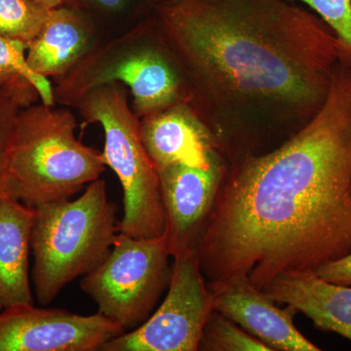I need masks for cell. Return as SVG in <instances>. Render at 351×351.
Instances as JSON below:
<instances>
[{"mask_svg":"<svg viewBox=\"0 0 351 351\" xmlns=\"http://www.w3.org/2000/svg\"><path fill=\"white\" fill-rule=\"evenodd\" d=\"M151 17L228 161L276 149L327 100L341 47L313 11L285 0H171L152 4Z\"/></svg>","mask_w":351,"mask_h":351,"instance_id":"6da1fadb","label":"cell"},{"mask_svg":"<svg viewBox=\"0 0 351 351\" xmlns=\"http://www.w3.org/2000/svg\"><path fill=\"white\" fill-rule=\"evenodd\" d=\"M196 245L210 285L317 269L351 252V66L324 106L271 151L228 161Z\"/></svg>","mask_w":351,"mask_h":351,"instance_id":"7a4b0ae2","label":"cell"},{"mask_svg":"<svg viewBox=\"0 0 351 351\" xmlns=\"http://www.w3.org/2000/svg\"><path fill=\"white\" fill-rule=\"evenodd\" d=\"M68 108L40 101L21 108L9 152L7 197L36 208L71 199L105 172L103 154L75 137Z\"/></svg>","mask_w":351,"mask_h":351,"instance_id":"3957f363","label":"cell"},{"mask_svg":"<svg viewBox=\"0 0 351 351\" xmlns=\"http://www.w3.org/2000/svg\"><path fill=\"white\" fill-rule=\"evenodd\" d=\"M110 82L128 89L132 110L140 119L193 100L191 83L152 17L119 38L97 43L53 85L55 101L75 108L90 90Z\"/></svg>","mask_w":351,"mask_h":351,"instance_id":"277c9868","label":"cell"},{"mask_svg":"<svg viewBox=\"0 0 351 351\" xmlns=\"http://www.w3.org/2000/svg\"><path fill=\"white\" fill-rule=\"evenodd\" d=\"M117 211L101 179L75 200L34 208L32 280L39 304H51L69 283L105 260L120 232Z\"/></svg>","mask_w":351,"mask_h":351,"instance_id":"5b68a950","label":"cell"},{"mask_svg":"<svg viewBox=\"0 0 351 351\" xmlns=\"http://www.w3.org/2000/svg\"><path fill=\"white\" fill-rule=\"evenodd\" d=\"M129 96L121 83H107L87 92L75 108L82 117V128L94 123L103 127L104 162L114 171L123 191L120 232L137 239L162 237L166 215L159 175L145 151L140 119Z\"/></svg>","mask_w":351,"mask_h":351,"instance_id":"8992f818","label":"cell"},{"mask_svg":"<svg viewBox=\"0 0 351 351\" xmlns=\"http://www.w3.org/2000/svg\"><path fill=\"white\" fill-rule=\"evenodd\" d=\"M171 256L167 235L137 239L119 232L107 257L80 281L98 313L126 331L151 316L161 293L169 285Z\"/></svg>","mask_w":351,"mask_h":351,"instance_id":"52a82bcc","label":"cell"},{"mask_svg":"<svg viewBox=\"0 0 351 351\" xmlns=\"http://www.w3.org/2000/svg\"><path fill=\"white\" fill-rule=\"evenodd\" d=\"M167 295L140 326L108 341L101 351H195L213 309L195 251L174 256Z\"/></svg>","mask_w":351,"mask_h":351,"instance_id":"ba28073f","label":"cell"},{"mask_svg":"<svg viewBox=\"0 0 351 351\" xmlns=\"http://www.w3.org/2000/svg\"><path fill=\"white\" fill-rule=\"evenodd\" d=\"M124 332L100 313L82 315L34 304L0 313V351H97Z\"/></svg>","mask_w":351,"mask_h":351,"instance_id":"9c48e42d","label":"cell"},{"mask_svg":"<svg viewBox=\"0 0 351 351\" xmlns=\"http://www.w3.org/2000/svg\"><path fill=\"white\" fill-rule=\"evenodd\" d=\"M226 168L221 156L208 167L177 163L158 171L171 257L196 252Z\"/></svg>","mask_w":351,"mask_h":351,"instance_id":"30bf717a","label":"cell"},{"mask_svg":"<svg viewBox=\"0 0 351 351\" xmlns=\"http://www.w3.org/2000/svg\"><path fill=\"white\" fill-rule=\"evenodd\" d=\"M213 309L271 348L282 351H319L294 324L297 309L280 308L246 279L210 285Z\"/></svg>","mask_w":351,"mask_h":351,"instance_id":"8fae6325","label":"cell"},{"mask_svg":"<svg viewBox=\"0 0 351 351\" xmlns=\"http://www.w3.org/2000/svg\"><path fill=\"white\" fill-rule=\"evenodd\" d=\"M140 133L157 172L177 163L208 167L223 156L213 134L189 103L143 117Z\"/></svg>","mask_w":351,"mask_h":351,"instance_id":"7c38bea8","label":"cell"},{"mask_svg":"<svg viewBox=\"0 0 351 351\" xmlns=\"http://www.w3.org/2000/svg\"><path fill=\"white\" fill-rule=\"evenodd\" d=\"M99 41L92 15L61 5L50 9L43 27L27 45V62L34 73L54 82L68 75Z\"/></svg>","mask_w":351,"mask_h":351,"instance_id":"4fadbf2b","label":"cell"},{"mask_svg":"<svg viewBox=\"0 0 351 351\" xmlns=\"http://www.w3.org/2000/svg\"><path fill=\"white\" fill-rule=\"evenodd\" d=\"M262 291L274 302L306 314L321 331L351 341V286L329 282L306 269L284 272Z\"/></svg>","mask_w":351,"mask_h":351,"instance_id":"5bb4252c","label":"cell"},{"mask_svg":"<svg viewBox=\"0 0 351 351\" xmlns=\"http://www.w3.org/2000/svg\"><path fill=\"white\" fill-rule=\"evenodd\" d=\"M34 208L19 200L0 202V311L34 304L29 258Z\"/></svg>","mask_w":351,"mask_h":351,"instance_id":"9a60e30c","label":"cell"},{"mask_svg":"<svg viewBox=\"0 0 351 351\" xmlns=\"http://www.w3.org/2000/svg\"><path fill=\"white\" fill-rule=\"evenodd\" d=\"M39 101L36 88L24 78L0 88V202L7 197L9 152L16 117L21 108Z\"/></svg>","mask_w":351,"mask_h":351,"instance_id":"2e32d148","label":"cell"},{"mask_svg":"<svg viewBox=\"0 0 351 351\" xmlns=\"http://www.w3.org/2000/svg\"><path fill=\"white\" fill-rule=\"evenodd\" d=\"M49 10L34 0H0V36L27 47L40 32Z\"/></svg>","mask_w":351,"mask_h":351,"instance_id":"e0dca14e","label":"cell"},{"mask_svg":"<svg viewBox=\"0 0 351 351\" xmlns=\"http://www.w3.org/2000/svg\"><path fill=\"white\" fill-rule=\"evenodd\" d=\"M24 78L31 82L41 103L55 106L53 85L49 80L34 73L27 62V45L0 36V88Z\"/></svg>","mask_w":351,"mask_h":351,"instance_id":"ac0fdd59","label":"cell"},{"mask_svg":"<svg viewBox=\"0 0 351 351\" xmlns=\"http://www.w3.org/2000/svg\"><path fill=\"white\" fill-rule=\"evenodd\" d=\"M198 350L272 351L249 332L242 331L223 314L213 311L208 318Z\"/></svg>","mask_w":351,"mask_h":351,"instance_id":"d6986e66","label":"cell"},{"mask_svg":"<svg viewBox=\"0 0 351 351\" xmlns=\"http://www.w3.org/2000/svg\"><path fill=\"white\" fill-rule=\"evenodd\" d=\"M302 2L334 31L341 47L339 62L351 66V0H285Z\"/></svg>","mask_w":351,"mask_h":351,"instance_id":"ffe728a7","label":"cell"},{"mask_svg":"<svg viewBox=\"0 0 351 351\" xmlns=\"http://www.w3.org/2000/svg\"><path fill=\"white\" fill-rule=\"evenodd\" d=\"M131 0H63V5L75 7L90 15H117L123 12Z\"/></svg>","mask_w":351,"mask_h":351,"instance_id":"44dd1931","label":"cell"},{"mask_svg":"<svg viewBox=\"0 0 351 351\" xmlns=\"http://www.w3.org/2000/svg\"><path fill=\"white\" fill-rule=\"evenodd\" d=\"M316 274L329 282L351 286V252L343 257L319 265Z\"/></svg>","mask_w":351,"mask_h":351,"instance_id":"7402d4cb","label":"cell"},{"mask_svg":"<svg viewBox=\"0 0 351 351\" xmlns=\"http://www.w3.org/2000/svg\"><path fill=\"white\" fill-rule=\"evenodd\" d=\"M39 5L45 7V8L52 9L55 7L63 5V0H34Z\"/></svg>","mask_w":351,"mask_h":351,"instance_id":"603a6c76","label":"cell"},{"mask_svg":"<svg viewBox=\"0 0 351 351\" xmlns=\"http://www.w3.org/2000/svg\"><path fill=\"white\" fill-rule=\"evenodd\" d=\"M149 1L152 2V4H154V3H160V2L171 1V0H149Z\"/></svg>","mask_w":351,"mask_h":351,"instance_id":"cb8c5ba5","label":"cell"}]
</instances>
